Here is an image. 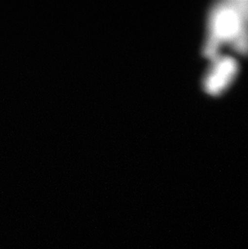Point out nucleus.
I'll return each mask as SVG.
<instances>
[{
  "label": "nucleus",
  "mask_w": 248,
  "mask_h": 249,
  "mask_svg": "<svg viewBox=\"0 0 248 249\" xmlns=\"http://www.w3.org/2000/svg\"><path fill=\"white\" fill-rule=\"evenodd\" d=\"M225 48L248 54V0L214 2L209 11L204 55L211 61Z\"/></svg>",
  "instance_id": "f257e3e1"
},
{
  "label": "nucleus",
  "mask_w": 248,
  "mask_h": 249,
  "mask_svg": "<svg viewBox=\"0 0 248 249\" xmlns=\"http://www.w3.org/2000/svg\"><path fill=\"white\" fill-rule=\"evenodd\" d=\"M211 61V66L204 77L203 87L209 94L216 96L231 84L239 71V65L234 57L227 55H219Z\"/></svg>",
  "instance_id": "f03ea898"
}]
</instances>
